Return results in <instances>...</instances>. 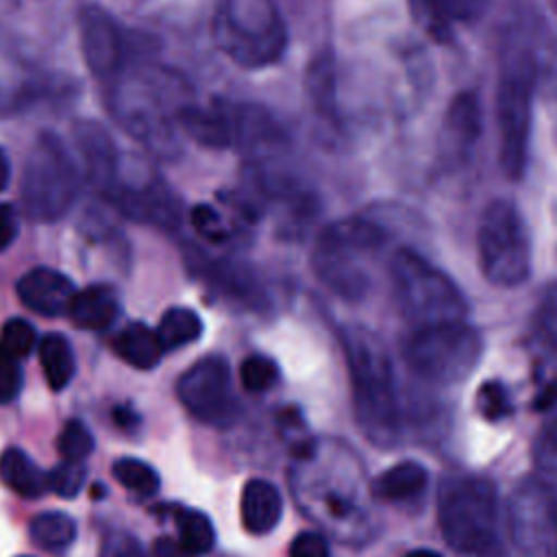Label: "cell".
Wrapping results in <instances>:
<instances>
[{
	"label": "cell",
	"instance_id": "12",
	"mask_svg": "<svg viewBox=\"0 0 557 557\" xmlns=\"http://www.w3.org/2000/svg\"><path fill=\"white\" fill-rule=\"evenodd\" d=\"M507 524L520 557H557V481L522 479L509 494Z\"/></svg>",
	"mask_w": 557,
	"mask_h": 557
},
{
	"label": "cell",
	"instance_id": "2",
	"mask_svg": "<svg viewBox=\"0 0 557 557\" xmlns=\"http://www.w3.org/2000/svg\"><path fill=\"white\" fill-rule=\"evenodd\" d=\"M113 120L148 152L174 159L181 152V111L194 102L187 78L154 61H131L107 85Z\"/></svg>",
	"mask_w": 557,
	"mask_h": 557
},
{
	"label": "cell",
	"instance_id": "24",
	"mask_svg": "<svg viewBox=\"0 0 557 557\" xmlns=\"http://www.w3.org/2000/svg\"><path fill=\"white\" fill-rule=\"evenodd\" d=\"M0 481L22 498H37L48 490V472L15 446L0 455Z\"/></svg>",
	"mask_w": 557,
	"mask_h": 557
},
{
	"label": "cell",
	"instance_id": "37",
	"mask_svg": "<svg viewBox=\"0 0 557 557\" xmlns=\"http://www.w3.org/2000/svg\"><path fill=\"white\" fill-rule=\"evenodd\" d=\"M189 220H191V226L196 228V233L202 235L205 239L213 242V244H222V242L231 239L228 224L218 213V209L211 207V205H196L191 209Z\"/></svg>",
	"mask_w": 557,
	"mask_h": 557
},
{
	"label": "cell",
	"instance_id": "38",
	"mask_svg": "<svg viewBox=\"0 0 557 557\" xmlns=\"http://www.w3.org/2000/svg\"><path fill=\"white\" fill-rule=\"evenodd\" d=\"M409 7L418 26L433 39L444 41L450 35V22L440 13L435 0H409Z\"/></svg>",
	"mask_w": 557,
	"mask_h": 557
},
{
	"label": "cell",
	"instance_id": "22",
	"mask_svg": "<svg viewBox=\"0 0 557 557\" xmlns=\"http://www.w3.org/2000/svg\"><path fill=\"white\" fill-rule=\"evenodd\" d=\"M429 474L418 461H400L370 481V494L383 503H405L426 490Z\"/></svg>",
	"mask_w": 557,
	"mask_h": 557
},
{
	"label": "cell",
	"instance_id": "7",
	"mask_svg": "<svg viewBox=\"0 0 557 557\" xmlns=\"http://www.w3.org/2000/svg\"><path fill=\"white\" fill-rule=\"evenodd\" d=\"M437 524L450 548L490 557L496 550L498 531L494 483L476 474L446 476L437 492Z\"/></svg>",
	"mask_w": 557,
	"mask_h": 557
},
{
	"label": "cell",
	"instance_id": "16",
	"mask_svg": "<svg viewBox=\"0 0 557 557\" xmlns=\"http://www.w3.org/2000/svg\"><path fill=\"white\" fill-rule=\"evenodd\" d=\"M481 128L483 113L476 91L463 89L455 94L444 111L437 135V150L442 161H446L448 165L468 161L481 137Z\"/></svg>",
	"mask_w": 557,
	"mask_h": 557
},
{
	"label": "cell",
	"instance_id": "14",
	"mask_svg": "<svg viewBox=\"0 0 557 557\" xmlns=\"http://www.w3.org/2000/svg\"><path fill=\"white\" fill-rule=\"evenodd\" d=\"M102 196L120 213L135 222L174 228L181 220L178 200L170 191V187L152 172H128L124 159L120 161V168Z\"/></svg>",
	"mask_w": 557,
	"mask_h": 557
},
{
	"label": "cell",
	"instance_id": "9",
	"mask_svg": "<svg viewBox=\"0 0 557 557\" xmlns=\"http://www.w3.org/2000/svg\"><path fill=\"white\" fill-rule=\"evenodd\" d=\"M389 276L398 309L411 329L466 320L468 302L461 289L413 248H398L392 255Z\"/></svg>",
	"mask_w": 557,
	"mask_h": 557
},
{
	"label": "cell",
	"instance_id": "31",
	"mask_svg": "<svg viewBox=\"0 0 557 557\" xmlns=\"http://www.w3.org/2000/svg\"><path fill=\"white\" fill-rule=\"evenodd\" d=\"M540 426L533 442V461L540 474L557 479V405Z\"/></svg>",
	"mask_w": 557,
	"mask_h": 557
},
{
	"label": "cell",
	"instance_id": "49",
	"mask_svg": "<svg viewBox=\"0 0 557 557\" xmlns=\"http://www.w3.org/2000/svg\"><path fill=\"white\" fill-rule=\"evenodd\" d=\"M24 557H26V555H24Z\"/></svg>",
	"mask_w": 557,
	"mask_h": 557
},
{
	"label": "cell",
	"instance_id": "48",
	"mask_svg": "<svg viewBox=\"0 0 557 557\" xmlns=\"http://www.w3.org/2000/svg\"><path fill=\"white\" fill-rule=\"evenodd\" d=\"M548 4H550V9L557 13V0H548Z\"/></svg>",
	"mask_w": 557,
	"mask_h": 557
},
{
	"label": "cell",
	"instance_id": "4",
	"mask_svg": "<svg viewBox=\"0 0 557 557\" xmlns=\"http://www.w3.org/2000/svg\"><path fill=\"white\" fill-rule=\"evenodd\" d=\"M540 83V61L524 41L507 44L496 85V128L498 161L509 181H520L527 172L533 102Z\"/></svg>",
	"mask_w": 557,
	"mask_h": 557
},
{
	"label": "cell",
	"instance_id": "28",
	"mask_svg": "<svg viewBox=\"0 0 557 557\" xmlns=\"http://www.w3.org/2000/svg\"><path fill=\"white\" fill-rule=\"evenodd\" d=\"M174 522H176L178 540L196 557L207 555L213 548V544H215V529H213L211 520L202 511L178 507L174 511Z\"/></svg>",
	"mask_w": 557,
	"mask_h": 557
},
{
	"label": "cell",
	"instance_id": "17",
	"mask_svg": "<svg viewBox=\"0 0 557 557\" xmlns=\"http://www.w3.org/2000/svg\"><path fill=\"white\" fill-rule=\"evenodd\" d=\"M17 298L39 315H63L70 311L72 298L76 294L74 283L52 270V268H33L17 281Z\"/></svg>",
	"mask_w": 557,
	"mask_h": 557
},
{
	"label": "cell",
	"instance_id": "18",
	"mask_svg": "<svg viewBox=\"0 0 557 557\" xmlns=\"http://www.w3.org/2000/svg\"><path fill=\"white\" fill-rule=\"evenodd\" d=\"M196 259L198 261L194 268L198 270V276H202L218 294L235 302H244L246 307H257L263 302V289L248 268L231 261L205 259L202 255H196Z\"/></svg>",
	"mask_w": 557,
	"mask_h": 557
},
{
	"label": "cell",
	"instance_id": "47",
	"mask_svg": "<svg viewBox=\"0 0 557 557\" xmlns=\"http://www.w3.org/2000/svg\"><path fill=\"white\" fill-rule=\"evenodd\" d=\"M550 107H553V124H555V135H557V83L553 85V94H550Z\"/></svg>",
	"mask_w": 557,
	"mask_h": 557
},
{
	"label": "cell",
	"instance_id": "20",
	"mask_svg": "<svg viewBox=\"0 0 557 557\" xmlns=\"http://www.w3.org/2000/svg\"><path fill=\"white\" fill-rule=\"evenodd\" d=\"M67 315L83 331H102L120 315V296L111 285H89L74 294Z\"/></svg>",
	"mask_w": 557,
	"mask_h": 557
},
{
	"label": "cell",
	"instance_id": "25",
	"mask_svg": "<svg viewBox=\"0 0 557 557\" xmlns=\"http://www.w3.org/2000/svg\"><path fill=\"white\" fill-rule=\"evenodd\" d=\"M39 363L44 370V376L52 389H63L74 376L76 359L72 344L61 333H48L39 342Z\"/></svg>",
	"mask_w": 557,
	"mask_h": 557
},
{
	"label": "cell",
	"instance_id": "32",
	"mask_svg": "<svg viewBox=\"0 0 557 557\" xmlns=\"http://www.w3.org/2000/svg\"><path fill=\"white\" fill-rule=\"evenodd\" d=\"M57 450L65 461H85L94 453V435L83 422L67 420L57 437Z\"/></svg>",
	"mask_w": 557,
	"mask_h": 557
},
{
	"label": "cell",
	"instance_id": "42",
	"mask_svg": "<svg viewBox=\"0 0 557 557\" xmlns=\"http://www.w3.org/2000/svg\"><path fill=\"white\" fill-rule=\"evenodd\" d=\"M102 557H148L144 546L131 535H113L111 542L104 546Z\"/></svg>",
	"mask_w": 557,
	"mask_h": 557
},
{
	"label": "cell",
	"instance_id": "34",
	"mask_svg": "<svg viewBox=\"0 0 557 557\" xmlns=\"http://www.w3.org/2000/svg\"><path fill=\"white\" fill-rule=\"evenodd\" d=\"M476 411L487 422H498L511 413V403L500 381H485L476 392Z\"/></svg>",
	"mask_w": 557,
	"mask_h": 557
},
{
	"label": "cell",
	"instance_id": "8",
	"mask_svg": "<svg viewBox=\"0 0 557 557\" xmlns=\"http://www.w3.org/2000/svg\"><path fill=\"white\" fill-rule=\"evenodd\" d=\"M83 168L52 131H41L30 144L22 176L20 202L33 222H57L76 202Z\"/></svg>",
	"mask_w": 557,
	"mask_h": 557
},
{
	"label": "cell",
	"instance_id": "27",
	"mask_svg": "<svg viewBox=\"0 0 557 557\" xmlns=\"http://www.w3.org/2000/svg\"><path fill=\"white\" fill-rule=\"evenodd\" d=\"M202 333V320L194 309L172 307L168 309L157 326V335L165 350H176L181 346L194 344Z\"/></svg>",
	"mask_w": 557,
	"mask_h": 557
},
{
	"label": "cell",
	"instance_id": "6",
	"mask_svg": "<svg viewBox=\"0 0 557 557\" xmlns=\"http://www.w3.org/2000/svg\"><path fill=\"white\" fill-rule=\"evenodd\" d=\"M218 50L244 70L278 63L289 33L276 0H220L211 22Z\"/></svg>",
	"mask_w": 557,
	"mask_h": 557
},
{
	"label": "cell",
	"instance_id": "26",
	"mask_svg": "<svg viewBox=\"0 0 557 557\" xmlns=\"http://www.w3.org/2000/svg\"><path fill=\"white\" fill-rule=\"evenodd\" d=\"M30 540L46 550H63L76 537V522L65 511H41L28 524Z\"/></svg>",
	"mask_w": 557,
	"mask_h": 557
},
{
	"label": "cell",
	"instance_id": "11",
	"mask_svg": "<svg viewBox=\"0 0 557 557\" xmlns=\"http://www.w3.org/2000/svg\"><path fill=\"white\" fill-rule=\"evenodd\" d=\"M476 255L483 276L498 287H516L531 272V239L516 202L492 200L479 220Z\"/></svg>",
	"mask_w": 557,
	"mask_h": 557
},
{
	"label": "cell",
	"instance_id": "33",
	"mask_svg": "<svg viewBox=\"0 0 557 557\" xmlns=\"http://www.w3.org/2000/svg\"><path fill=\"white\" fill-rule=\"evenodd\" d=\"M278 381V366L263 355H250L239 363V383L246 392L259 394Z\"/></svg>",
	"mask_w": 557,
	"mask_h": 557
},
{
	"label": "cell",
	"instance_id": "3",
	"mask_svg": "<svg viewBox=\"0 0 557 557\" xmlns=\"http://www.w3.org/2000/svg\"><path fill=\"white\" fill-rule=\"evenodd\" d=\"M342 344L359 431L379 448L396 446L403 431L400 403L392 361L381 337L366 326H348L342 333Z\"/></svg>",
	"mask_w": 557,
	"mask_h": 557
},
{
	"label": "cell",
	"instance_id": "44",
	"mask_svg": "<svg viewBox=\"0 0 557 557\" xmlns=\"http://www.w3.org/2000/svg\"><path fill=\"white\" fill-rule=\"evenodd\" d=\"M152 557H196V555L187 550L181 540L163 535L152 542Z\"/></svg>",
	"mask_w": 557,
	"mask_h": 557
},
{
	"label": "cell",
	"instance_id": "45",
	"mask_svg": "<svg viewBox=\"0 0 557 557\" xmlns=\"http://www.w3.org/2000/svg\"><path fill=\"white\" fill-rule=\"evenodd\" d=\"M9 178H11V163H9L7 152L0 148V191L7 189Z\"/></svg>",
	"mask_w": 557,
	"mask_h": 557
},
{
	"label": "cell",
	"instance_id": "13",
	"mask_svg": "<svg viewBox=\"0 0 557 557\" xmlns=\"http://www.w3.org/2000/svg\"><path fill=\"white\" fill-rule=\"evenodd\" d=\"M176 396L196 420L209 426L224 429L239 416L231 366L218 355H209L189 366L176 381Z\"/></svg>",
	"mask_w": 557,
	"mask_h": 557
},
{
	"label": "cell",
	"instance_id": "15",
	"mask_svg": "<svg viewBox=\"0 0 557 557\" xmlns=\"http://www.w3.org/2000/svg\"><path fill=\"white\" fill-rule=\"evenodd\" d=\"M76 24L81 54L87 70L94 78L107 85L133 61L126 33L111 13L96 4L83 7Z\"/></svg>",
	"mask_w": 557,
	"mask_h": 557
},
{
	"label": "cell",
	"instance_id": "23",
	"mask_svg": "<svg viewBox=\"0 0 557 557\" xmlns=\"http://www.w3.org/2000/svg\"><path fill=\"white\" fill-rule=\"evenodd\" d=\"M113 350L124 363L137 370H152L165 352L157 331L141 322L124 326L113 339Z\"/></svg>",
	"mask_w": 557,
	"mask_h": 557
},
{
	"label": "cell",
	"instance_id": "1",
	"mask_svg": "<svg viewBox=\"0 0 557 557\" xmlns=\"http://www.w3.org/2000/svg\"><path fill=\"white\" fill-rule=\"evenodd\" d=\"M296 505L326 533L346 544H363L374 527L363 500L359 459L337 442L307 440L294 448L289 470Z\"/></svg>",
	"mask_w": 557,
	"mask_h": 557
},
{
	"label": "cell",
	"instance_id": "36",
	"mask_svg": "<svg viewBox=\"0 0 557 557\" xmlns=\"http://www.w3.org/2000/svg\"><path fill=\"white\" fill-rule=\"evenodd\" d=\"M37 344V333L24 318H11L0 329V346L13 357H26Z\"/></svg>",
	"mask_w": 557,
	"mask_h": 557
},
{
	"label": "cell",
	"instance_id": "30",
	"mask_svg": "<svg viewBox=\"0 0 557 557\" xmlns=\"http://www.w3.org/2000/svg\"><path fill=\"white\" fill-rule=\"evenodd\" d=\"M533 335L546 352L557 357V281H553L537 300L533 313Z\"/></svg>",
	"mask_w": 557,
	"mask_h": 557
},
{
	"label": "cell",
	"instance_id": "39",
	"mask_svg": "<svg viewBox=\"0 0 557 557\" xmlns=\"http://www.w3.org/2000/svg\"><path fill=\"white\" fill-rule=\"evenodd\" d=\"M435 4L450 24H472L483 15L487 0H435Z\"/></svg>",
	"mask_w": 557,
	"mask_h": 557
},
{
	"label": "cell",
	"instance_id": "40",
	"mask_svg": "<svg viewBox=\"0 0 557 557\" xmlns=\"http://www.w3.org/2000/svg\"><path fill=\"white\" fill-rule=\"evenodd\" d=\"M22 389V368L17 357L9 355L0 346V403L13 400Z\"/></svg>",
	"mask_w": 557,
	"mask_h": 557
},
{
	"label": "cell",
	"instance_id": "46",
	"mask_svg": "<svg viewBox=\"0 0 557 557\" xmlns=\"http://www.w3.org/2000/svg\"><path fill=\"white\" fill-rule=\"evenodd\" d=\"M405 557H442V555L429 548H418V550H409Z\"/></svg>",
	"mask_w": 557,
	"mask_h": 557
},
{
	"label": "cell",
	"instance_id": "19",
	"mask_svg": "<svg viewBox=\"0 0 557 557\" xmlns=\"http://www.w3.org/2000/svg\"><path fill=\"white\" fill-rule=\"evenodd\" d=\"M242 524L250 535L270 533L283 516V496L278 487L265 479H250L239 500Z\"/></svg>",
	"mask_w": 557,
	"mask_h": 557
},
{
	"label": "cell",
	"instance_id": "41",
	"mask_svg": "<svg viewBox=\"0 0 557 557\" xmlns=\"http://www.w3.org/2000/svg\"><path fill=\"white\" fill-rule=\"evenodd\" d=\"M289 557H331V548L324 533L302 531L292 540Z\"/></svg>",
	"mask_w": 557,
	"mask_h": 557
},
{
	"label": "cell",
	"instance_id": "10",
	"mask_svg": "<svg viewBox=\"0 0 557 557\" xmlns=\"http://www.w3.org/2000/svg\"><path fill=\"white\" fill-rule=\"evenodd\" d=\"M483 352V339L466 320L416 326L403 342V357L409 370L435 385L463 381Z\"/></svg>",
	"mask_w": 557,
	"mask_h": 557
},
{
	"label": "cell",
	"instance_id": "29",
	"mask_svg": "<svg viewBox=\"0 0 557 557\" xmlns=\"http://www.w3.org/2000/svg\"><path fill=\"white\" fill-rule=\"evenodd\" d=\"M111 472L122 487H126L128 492L139 494V496H154L161 487L159 472L150 463L135 459V457L117 459L111 466Z\"/></svg>",
	"mask_w": 557,
	"mask_h": 557
},
{
	"label": "cell",
	"instance_id": "5",
	"mask_svg": "<svg viewBox=\"0 0 557 557\" xmlns=\"http://www.w3.org/2000/svg\"><path fill=\"white\" fill-rule=\"evenodd\" d=\"M387 242L385 228L363 215L329 224L313 248L318 278L337 296L359 300L372 283V263Z\"/></svg>",
	"mask_w": 557,
	"mask_h": 557
},
{
	"label": "cell",
	"instance_id": "21",
	"mask_svg": "<svg viewBox=\"0 0 557 557\" xmlns=\"http://www.w3.org/2000/svg\"><path fill=\"white\" fill-rule=\"evenodd\" d=\"M307 96L315 113L326 122L337 126V67L331 50H322L313 57L307 67Z\"/></svg>",
	"mask_w": 557,
	"mask_h": 557
},
{
	"label": "cell",
	"instance_id": "43",
	"mask_svg": "<svg viewBox=\"0 0 557 557\" xmlns=\"http://www.w3.org/2000/svg\"><path fill=\"white\" fill-rule=\"evenodd\" d=\"M20 231V215L13 205H0V252L9 248Z\"/></svg>",
	"mask_w": 557,
	"mask_h": 557
},
{
	"label": "cell",
	"instance_id": "35",
	"mask_svg": "<svg viewBox=\"0 0 557 557\" xmlns=\"http://www.w3.org/2000/svg\"><path fill=\"white\" fill-rule=\"evenodd\" d=\"M87 476L85 461H61L48 472V490L59 494L61 498H74Z\"/></svg>",
	"mask_w": 557,
	"mask_h": 557
}]
</instances>
